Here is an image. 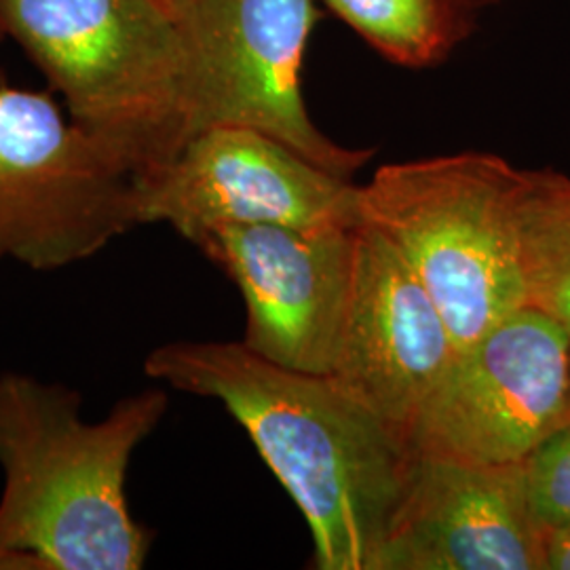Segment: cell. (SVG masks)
Returning <instances> with one entry per match:
<instances>
[{"label":"cell","mask_w":570,"mask_h":570,"mask_svg":"<svg viewBox=\"0 0 570 570\" xmlns=\"http://www.w3.org/2000/svg\"><path fill=\"white\" fill-rule=\"evenodd\" d=\"M7 41V35H4V30H2V23H0V45Z\"/></svg>","instance_id":"17"},{"label":"cell","mask_w":570,"mask_h":570,"mask_svg":"<svg viewBox=\"0 0 570 570\" xmlns=\"http://www.w3.org/2000/svg\"><path fill=\"white\" fill-rule=\"evenodd\" d=\"M140 225L136 174L51 89L0 85V263L58 271Z\"/></svg>","instance_id":"5"},{"label":"cell","mask_w":570,"mask_h":570,"mask_svg":"<svg viewBox=\"0 0 570 570\" xmlns=\"http://www.w3.org/2000/svg\"><path fill=\"white\" fill-rule=\"evenodd\" d=\"M345 226H220L197 247L244 296V345L277 366L330 374L353 277Z\"/></svg>","instance_id":"9"},{"label":"cell","mask_w":570,"mask_h":570,"mask_svg":"<svg viewBox=\"0 0 570 570\" xmlns=\"http://www.w3.org/2000/svg\"><path fill=\"white\" fill-rule=\"evenodd\" d=\"M383 58L429 68L449 58L471 30L473 9L461 0H326Z\"/></svg>","instance_id":"13"},{"label":"cell","mask_w":570,"mask_h":570,"mask_svg":"<svg viewBox=\"0 0 570 570\" xmlns=\"http://www.w3.org/2000/svg\"><path fill=\"white\" fill-rule=\"evenodd\" d=\"M456 353L440 306L414 271L383 235L357 226L330 376L407 438Z\"/></svg>","instance_id":"10"},{"label":"cell","mask_w":570,"mask_h":570,"mask_svg":"<svg viewBox=\"0 0 570 570\" xmlns=\"http://www.w3.org/2000/svg\"><path fill=\"white\" fill-rule=\"evenodd\" d=\"M567 423L569 332L524 305L454 355L407 442L423 456L503 465L524 461Z\"/></svg>","instance_id":"7"},{"label":"cell","mask_w":570,"mask_h":570,"mask_svg":"<svg viewBox=\"0 0 570 570\" xmlns=\"http://www.w3.org/2000/svg\"><path fill=\"white\" fill-rule=\"evenodd\" d=\"M144 370L220 402L244 428L303 511L317 569L372 570L419 456L402 431L334 376L277 366L244 343H165Z\"/></svg>","instance_id":"1"},{"label":"cell","mask_w":570,"mask_h":570,"mask_svg":"<svg viewBox=\"0 0 570 570\" xmlns=\"http://www.w3.org/2000/svg\"><path fill=\"white\" fill-rule=\"evenodd\" d=\"M463 4H468L469 9H473V11H478L480 7H487L489 2L487 0H461Z\"/></svg>","instance_id":"16"},{"label":"cell","mask_w":570,"mask_h":570,"mask_svg":"<svg viewBox=\"0 0 570 570\" xmlns=\"http://www.w3.org/2000/svg\"><path fill=\"white\" fill-rule=\"evenodd\" d=\"M77 389L0 374V570H138L153 548L125 482L169 406L164 389L85 421Z\"/></svg>","instance_id":"2"},{"label":"cell","mask_w":570,"mask_h":570,"mask_svg":"<svg viewBox=\"0 0 570 570\" xmlns=\"http://www.w3.org/2000/svg\"><path fill=\"white\" fill-rule=\"evenodd\" d=\"M522 463L539 527L548 537L570 530V423L556 429Z\"/></svg>","instance_id":"14"},{"label":"cell","mask_w":570,"mask_h":570,"mask_svg":"<svg viewBox=\"0 0 570 570\" xmlns=\"http://www.w3.org/2000/svg\"><path fill=\"white\" fill-rule=\"evenodd\" d=\"M487 2H489V4H490V2H494V0H487Z\"/></svg>","instance_id":"18"},{"label":"cell","mask_w":570,"mask_h":570,"mask_svg":"<svg viewBox=\"0 0 570 570\" xmlns=\"http://www.w3.org/2000/svg\"><path fill=\"white\" fill-rule=\"evenodd\" d=\"M518 228L527 305L550 315L570 336V176L524 169Z\"/></svg>","instance_id":"12"},{"label":"cell","mask_w":570,"mask_h":570,"mask_svg":"<svg viewBox=\"0 0 570 570\" xmlns=\"http://www.w3.org/2000/svg\"><path fill=\"white\" fill-rule=\"evenodd\" d=\"M136 188L140 225L193 245L220 226H362L360 186L249 127L205 129Z\"/></svg>","instance_id":"8"},{"label":"cell","mask_w":570,"mask_h":570,"mask_svg":"<svg viewBox=\"0 0 570 570\" xmlns=\"http://www.w3.org/2000/svg\"><path fill=\"white\" fill-rule=\"evenodd\" d=\"M188 60L193 138L209 127L263 131L332 174L351 178L372 150L330 140L303 96L313 0H164Z\"/></svg>","instance_id":"6"},{"label":"cell","mask_w":570,"mask_h":570,"mask_svg":"<svg viewBox=\"0 0 570 570\" xmlns=\"http://www.w3.org/2000/svg\"><path fill=\"white\" fill-rule=\"evenodd\" d=\"M0 23L136 178L193 138L188 60L164 0H0Z\"/></svg>","instance_id":"3"},{"label":"cell","mask_w":570,"mask_h":570,"mask_svg":"<svg viewBox=\"0 0 570 570\" xmlns=\"http://www.w3.org/2000/svg\"><path fill=\"white\" fill-rule=\"evenodd\" d=\"M524 463L416 456L372 570H548Z\"/></svg>","instance_id":"11"},{"label":"cell","mask_w":570,"mask_h":570,"mask_svg":"<svg viewBox=\"0 0 570 570\" xmlns=\"http://www.w3.org/2000/svg\"><path fill=\"white\" fill-rule=\"evenodd\" d=\"M548 570H570V530L551 534L548 546Z\"/></svg>","instance_id":"15"},{"label":"cell","mask_w":570,"mask_h":570,"mask_svg":"<svg viewBox=\"0 0 570 570\" xmlns=\"http://www.w3.org/2000/svg\"><path fill=\"white\" fill-rule=\"evenodd\" d=\"M522 171L459 153L379 167L360 220L383 235L438 303L459 351L527 305L518 202Z\"/></svg>","instance_id":"4"}]
</instances>
